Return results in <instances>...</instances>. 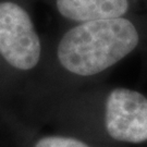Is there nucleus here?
Listing matches in <instances>:
<instances>
[{"label":"nucleus","instance_id":"nucleus-1","mask_svg":"<svg viewBox=\"0 0 147 147\" xmlns=\"http://www.w3.org/2000/svg\"><path fill=\"white\" fill-rule=\"evenodd\" d=\"M141 42L138 22L131 16L75 23L58 40L56 59L68 73L89 78L129 57Z\"/></svg>","mask_w":147,"mask_h":147},{"label":"nucleus","instance_id":"nucleus-3","mask_svg":"<svg viewBox=\"0 0 147 147\" xmlns=\"http://www.w3.org/2000/svg\"><path fill=\"white\" fill-rule=\"evenodd\" d=\"M105 129L117 142L147 141V97L126 87H116L106 98Z\"/></svg>","mask_w":147,"mask_h":147},{"label":"nucleus","instance_id":"nucleus-2","mask_svg":"<svg viewBox=\"0 0 147 147\" xmlns=\"http://www.w3.org/2000/svg\"><path fill=\"white\" fill-rule=\"evenodd\" d=\"M42 56V39L27 8L19 0H0V62L14 73H27Z\"/></svg>","mask_w":147,"mask_h":147},{"label":"nucleus","instance_id":"nucleus-4","mask_svg":"<svg viewBox=\"0 0 147 147\" xmlns=\"http://www.w3.org/2000/svg\"><path fill=\"white\" fill-rule=\"evenodd\" d=\"M62 19L75 23L130 16L145 0H49Z\"/></svg>","mask_w":147,"mask_h":147},{"label":"nucleus","instance_id":"nucleus-5","mask_svg":"<svg viewBox=\"0 0 147 147\" xmlns=\"http://www.w3.org/2000/svg\"><path fill=\"white\" fill-rule=\"evenodd\" d=\"M33 147H90L75 137L63 135H47L38 138Z\"/></svg>","mask_w":147,"mask_h":147}]
</instances>
